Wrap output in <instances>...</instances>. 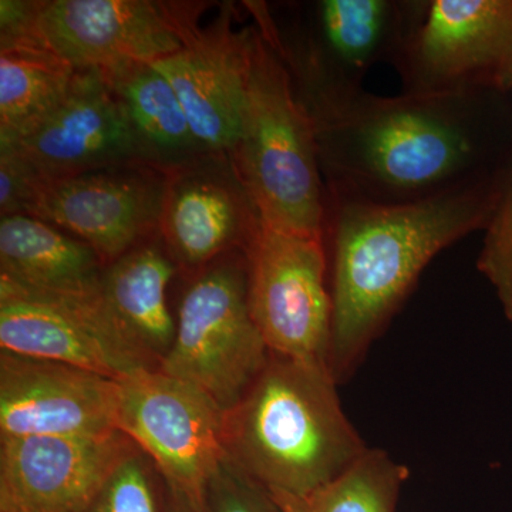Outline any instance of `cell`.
<instances>
[{
	"instance_id": "6",
	"label": "cell",
	"mask_w": 512,
	"mask_h": 512,
	"mask_svg": "<svg viewBox=\"0 0 512 512\" xmlns=\"http://www.w3.org/2000/svg\"><path fill=\"white\" fill-rule=\"evenodd\" d=\"M269 359L249 308L247 254L225 255L185 291L173 348L158 369L197 387L227 413Z\"/></svg>"
},
{
	"instance_id": "23",
	"label": "cell",
	"mask_w": 512,
	"mask_h": 512,
	"mask_svg": "<svg viewBox=\"0 0 512 512\" xmlns=\"http://www.w3.org/2000/svg\"><path fill=\"white\" fill-rule=\"evenodd\" d=\"M80 512H167V487L136 444Z\"/></svg>"
},
{
	"instance_id": "24",
	"label": "cell",
	"mask_w": 512,
	"mask_h": 512,
	"mask_svg": "<svg viewBox=\"0 0 512 512\" xmlns=\"http://www.w3.org/2000/svg\"><path fill=\"white\" fill-rule=\"evenodd\" d=\"M477 269L493 286L505 318L512 322V161L505 170L500 197L484 229Z\"/></svg>"
},
{
	"instance_id": "14",
	"label": "cell",
	"mask_w": 512,
	"mask_h": 512,
	"mask_svg": "<svg viewBox=\"0 0 512 512\" xmlns=\"http://www.w3.org/2000/svg\"><path fill=\"white\" fill-rule=\"evenodd\" d=\"M119 380L0 350V440L117 429Z\"/></svg>"
},
{
	"instance_id": "7",
	"label": "cell",
	"mask_w": 512,
	"mask_h": 512,
	"mask_svg": "<svg viewBox=\"0 0 512 512\" xmlns=\"http://www.w3.org/2000/svg\"><path fill=\"white\" fill-rule=\"evenodd\" d=\"M198 6L153 0L29 2L9 39L35 37L77 70L117 72L180 52L197 25Z\"/></svg>"
},
{
	"instance_id": "26",
	"label": "cell",
	"mask_w": 512,
	"mask_h": 512,
	"mask_svg": "<svg viewBox=\"0 0 512 512\" xmlns=\"http://www.w3.org/2000/svg\"><path fill=\"white\" fill-rule=\"evenodd\" d=\"M37 175L9 151L0 150V214H25Z\"/></svg>"
},
{
	"instance_id": "9",
	"label": "cell",
	"mask_w": 512,
	"mask_h": 512,
	"mask_svg": "<svg viewBox=\"0 0 512 512\" xmlns=\"http://www.w3.org/2000/svg\"><path fill=\"white\" fill-rule=\"evenodd\" d=\"M117 429L163 477L168 493L200 512L205 488L224 461V412L192 384L144 370L119 380Z\"/></svg>"
},
{
	"instance_id": "10",
	"label": "cell",
	"mask_w": 512,
	"mask_h": 512,
	"mask_svg": "<svg viewBox=\"0 0 512 512\" xmlns=\"http://www.w3.org/2000/svg\"><path fill=\"white\" fill-rule=\"evenodd\" d=\"M247 258L249 308L272 355L329 367L333 301L323 238L261 224Z\"/></svg>"
},
{
	"instance_id": "1",
	"label": "cell",
	"mask_w": 512,
	"mask_h": 512,
	"mask_svg": "<svg viewBox=\"0 0 512 512\" xmlns=\"http://www.w3.org/2000/svg\"><path fill=\"white\" fill-rule=\"evenodd\" d=\"M315 127L328 191L373 204L429 200L490 180L512 161V99L491 90H365Z\"/></svg>"
},
{
	"instance_id": "13",
	"label": "cell",
	"mask_w": 512,
	"mask_h": 512,
	"mask_svg": "<svg viewBox=\"0 0 512 512\" xmlns=\"http://www.w3.org/2000/svg\"><path fill=\"white\" fill-rule=\"evenodd\" d=\"M39 178L72 177L146 160V148L99 70H77L66 99L29 133L0 141Z\"/></svg>"
},
{
	"instance_id": "25",
	"label": "cell",
	"mask_w": 512,
	"mask_h": 512,
	"mask_svg": "<svg viewBox=\"0 0 512 512\" xmlns=\"http://www.w3.org/2000/svg\"><path fill=\"white\" fill-rule=\"evenodd\" d=\"M200 512H288L261 484L242 473L227 457L207 488Z\"/></svg>"
},
{
	"instance_id": "11",
	"label": "cell",
	"mask_w": 512,
	"mask_h": 512,
	"mask_svg": "<svg viewBox=\"0 0 512 512\" xmlns=\"http://www.w3.org/2000/svg\"><path fill=\"white\" fill-rule=\"evenodd\" d=\"M0 350L123 380L158 369L93 296L28 291L0 279Z\"/></svg>"
},
{
	"instance_id": "3",
	"label": "cell",
	"mask_w": 512,
	"mask_h": 512,
	"mask_svg": "<svg viewBox=\"0 0 512 512\" xmlns=\"http://www.w3.org/2000/svg\"><path fill=\"white\" fill-rule=\"evenodd\" d=\"M328 366L272 355L251 389L224 413L225 456L279 497L303 498L369 450L343 412Z\"/></svg>"
},
{
	"instance_id": "15",
	"label": "cell",
	"mask_w": 512,
	"mask_h": 512,
	"mask_svg": "<svg viewBox=\"0 0 512 512\" xmlns=\"http://www.w3.org/2000/svg\"><path fill=\"white\" fill-rule=\"evenodd\" d=\"M252 32L224 12L180 52L150 63L174 87L202 153H234L247 107Z\"/></svg>"
},
{
	"instance_id": "16",
	"label": "cell",
	"mask_w": 512,
	"mask_h": 512,
	"mask_svg": "<svg viewBox=\"0 0 512 512\" xmlns=\"http://www.w3.org/2000/svg\"><path fill=\"white\" fill-rule=\"evenodd\" d=\"M136 443L120 430L0 440V512H80Z\"/></svg>"
},
{
	"instance_id": "28",
	"label": "cell",
	"mask_w": 512,
	"mask_h": 512,
	"mask_svg": "<svg viewBox=\"0 0 512 512\" xmlns=\"http://www.w3.org/2000/svg\"><path fill=\"white\" fill-rule=\"evenodd\" d=\"M510 96H511V99H512V92H511Z\"/></svg>"
},
{
	"instance_id": "27",
	"label": "cell",
	"mask_w": 512,
	"mask_h": 512,
	"mask_svg": "<svg viewBox=\"0 0 512 512\" xmlns=\"http://www.w3.org/2000/svg\"><path fill=\"white\" fill-rule=\"evenodd\" d=\"M167 512H197L191 505L185 503L181 498L175 497V495L168 493L167 490Z\"/></svg>"
},
{
	"instance_id": "5",
	"label": "cell",
	"mask_w": 512,
	"mask_h": 512,
	"mask_svg": "<svg viewBox=\"0 0 512 512\" xmlns=\"http://www.w3.org/2000/svg\"><path fill=\"white\" fill-rule=\"evenodd\" d=\"M423 0H319L296 36L261 32L285 64L313 123L365 92L367 73L392 64Z\"/></svg>"
},
{
	"instance_id": "4",
	"label": "cell",
	"mask_w": 512,
	"mask_h": 512,
	"mask_svg": "<svg viewBox=\"0 0 512 512\" xmlns=\"http://www.w3.org/2000/svg\"><path fill=\"white\" fill-rule=\"evenodd\" d=\"M231 157L262 224L323 238L328 188L315 123L285 64L255 29L244 126Z\"/></svg>"
},
{
	"instance_id": "18",
	"label": "cell",
	"mask_w": 512,
	"mask_h": 512,
	"mask_svg": "<svg viewBox=\"0 0 512 512\" xmlns=\"http://www.w3.org/2000/svg\"><path fill=\"white\" fill-rule=\"evenodd\" d=\"M106 265L93 248L28 215L0 221V279L55 295L93 296L103 289Z\"/></svg>"
},
{
	"instance_id": "2",
	"label": "cell",
	"mask_w": 512,
	"mask_h": 512,
	"mask_svg": "<svg viewBox=\"0 0 512 512\" xmlns=\"http://www.w3.org/2000/svg\"><path fill=\"white\" fill-rule=\"evenodd\" d=\"M505 170L407 204H373L328 191L323 244L333 301L329 369L336 382L355 372L426 266L461 238L484 231Z\"/></svg>"
},
{
	"instance_id": "20",
	"label": "cell",
	"mask_w": 512,
	"mask_h": 512,
	"mask_svg": "<svg viewBox=\"0 0 512 512\" xmlns=\"http://www.w3.org/2000/svg\"><path fill=\"white\" fill-rule=\"evenodd\" d=\"M77 69L35 37L0 42V141L23 136L63 103Z\"/></svg>"
},
{
	"instance_id": "17",
	"label": "cell",
	"mask_w": 512,
	"mask_h": 512,
	"mask_svg": "<svg viewBox=\"0 0 512 512\" xmlns=\"http://www.w3.org/2000/svg\"><path fill=\"white\" fill-rule=\"evenodd\" d=\"M262 221L234 163L197 164L167 178L160 229L171 258L201 268L245 252Z\"/></svg>"
},
{
	"instance_id": "19",
	"label": "cell",
	"mask_w": 512,
	"mask_h": 512,
	"mask_svg": "<svg viewBox=\"0 0 512 512\" xmlns=\"http://www.w3.org/2000/svg\"><path fill=\"white\" fill-rule=\"evenodd\" d=\"M174 272V259L157 244L138 245L104 269L101 293L111 316L158 367L177 332L167 303Z\"/></svg>"
},
{
	"instance_id": "8",
	"label": "cell",
	"mask_w": 512,
	"mask_h": 512,
	"mask_svg": "<svg viewBox=\"0 0 512 512\" xmlns=\"http://www.w3.org/2000/svg\"><path fill=\"white\" fill-rule=\"evenodd\" d=\"M392 66L404 94H511L512 0H423Z\"/></svg>"
},
{
	"instance_id": "21",
	"label": "cell",
	"mask_w": 512,
	"mask_h": 512,
	"mask_svg": "<svg viewBox=\"0 0 512 512\" xmlns=\"http://www.w3.org/2000/svg\"><path fill=\"white\" fill-rule=\"evenodd\" d=\"M150 158L183 160L202 150L171 83L150 63L104 74Z\"/></svg>"
},
{
	"instance_id": "22",
	"label": "cell",
	"mask_w": 512,
	"mask_h": 512,
	"mask_svg": "<svg viewBox=\"0 0 512 512\" xmlns=\"http://www.w3.org/2000/svg\"><path fill=\"white\" fill-rule=\"evenodd\" d=\"M409 468L386 451L369 448L335 481L308 497L274 495L288 512H396Z\"/></svg>"
},
{
	"instance_id": "12",
	"label": "cell",
	"mask_w": 512,
	"mask_h": 512,
	"mask_svg": "<svg viewBox=\"0 0 512 512\" xmlns=\"http://www.w3.org/2000/svg\"><path fill=\"white\" fill-rule=\"evenodd\" d=\"M165 183L136 168L37 177L23 215L80 239L107 266L160 227Z\"/></svg>"
}]
</instances>
